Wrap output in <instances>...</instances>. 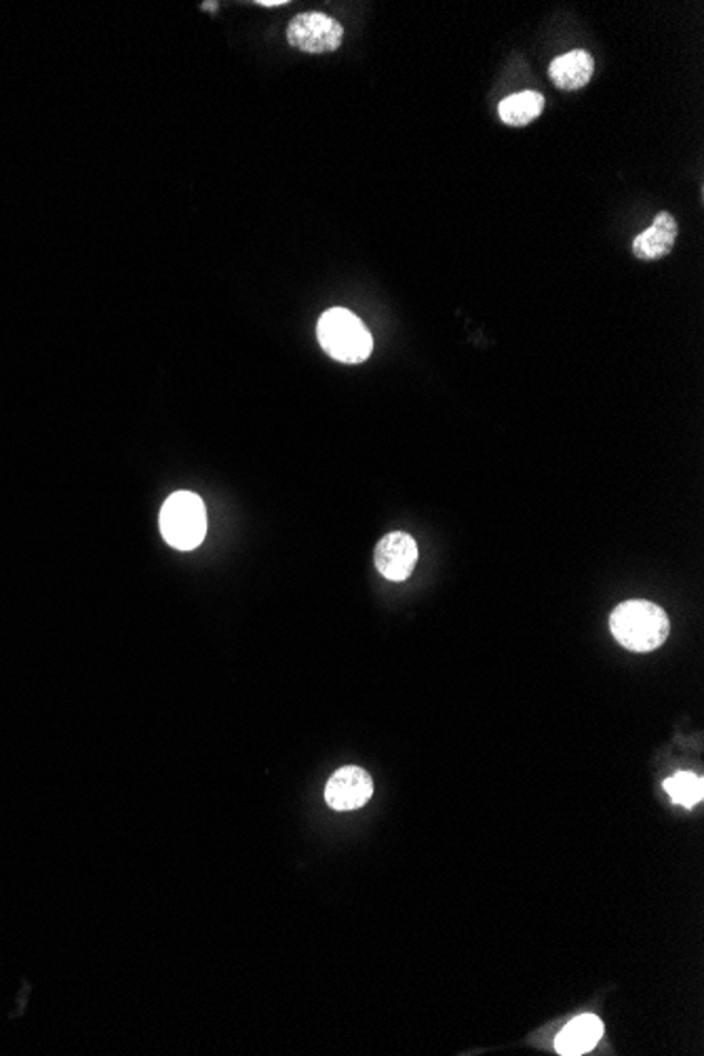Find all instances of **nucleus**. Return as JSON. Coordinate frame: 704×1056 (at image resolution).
Listing matches in <instances>:
<instances>
[{
	"mask_svg": "<svg viewBox=\"0 0 704 1056\" xmlns=\"http://www.w3.org/2000/svg\"><path fill=\"white\" fill-rule=\"evenodd\" d=\"M613 640L622 647L645 654L659 650L669 640L671 622L666 612L645 599H631L620 603L610 616Z\"/></svg>",
	"mask_w": 704,
	"mask_h": 1056,
	"instance_id": "obj_1",
	"label": "nucleus"
},
{
	"mask_svg": "<svg viewBox=\"0 0 704 1056\" xmlns=\"http://www.w3.org/2000/svg\"><path fill=\"white\" fill-rule=\"evenodd\" d=\"M317 336L323 350L340 363H364L374 350L371 334L364 321L346 308L327 310L318 319Z\"/></svg>",
	"mask_w": 704,
	"mask_h": 1056,
	"instance_id": "obj_2",
	"label": "nucleus"
},
{
	"mask_svg": "<svg viewBox=\"0 0 704 1056\" xmlns=\"http://www.w3.org/2000/svg\"><path fill=\"white\" fill-rule=\"evenodd\" d=\"M160 534L180 551H192L207 534L203 500L192 492H176L160 508Z\"/></svg>",
	"mask_w": 704,
	"mask_h": 1056,
	"instance_id": "obj_3",
	"label": "nucleus"
},
{
	"mask_svg": "<svg viewBox=\"0 0 704 1056\" xmlns=\"http://www.w3.org/2000/svg\"><path fill=\"white\" fill-rule=\"evenodd\" d=\"M342 41V23L321 11L300 13L287 23V43L304 53H332L340 49Z\"/></svg>",
	"mask_w": 704,
	"mask_h": 1056,
	"instance_id": "obj_4",
	"label": "nucleus"
},
{
	"mask_svg": "<svg viewBox=\"0 0 704 1056\" xmlns=\"http://www.w3.org/2000/svg\"><path fill=\"white\" fill-rule=\"evenodd\" d=\"M374 563L390 582H403L418 563V545L406 531H390L378 542Z\"/></svg>",
	"mask_w": 704,
	"mask_h": 1056,
	"instance_id": "obj_5",
	"label": "nucleus"
},
{
	"mask_svg": "<svg viewBox=\"0 0 704 1056\" xmlns=\"http://www.w3.org/2000/svg\"><path fill=\"white\" fill-rule=\"evenodd\" d=\"M374 795V781L364 768L346 765L338 770L325 786V802L338 812L359 810Z\"/></svg>",
	"mask_w": 704,
	"mask_h": 1056,
	"instance_id": "obj_6",
	"label": "nucleus"
},
{
	"mask_svg": "<svg viewBox=\"0 0 704 1056\" xmlns=\"http://www.w3.org/2000/svg\"><path fill=\"white\" fill-rule=\"evenodd\" d=\"M677 234H680L677 220L671 213L660 211L659 215L654 218V224L645 232H641L633 241V253H635L637 260L652 262V260L664 257L666 253L673 250V245L677 241Z\"/></svg>",
	"mask_w": 704,
	"mask_h": 1056,
	"instance_id": "obj_7",
	"label": "nucleus"
},
{
	"mask_svg": "<svg viewBox=\"0 0 704 1056\" xmlns=\"http://www.w3.org/2000/svg\"><path fill=\"white\" fill-rule=\"evenodd\" d=\"M603 1037V1023L595 1014H582L571 1018L564 1032L557 1035L555 1048L564 1056H580L591 1053Z\"/></svg>",
	"mask_w": 704,
	"mask_h": 1056,
	"instance_id": "obj_8",
	"label": "nucleus"
},
{
	"mask_svg": "<svg viewBox=\"0 0 704 1056\" xmlns=\"http://www.w3.org/2000/svg\"><path fill=\"white\" fill-rule=\"evenodd\" d=\"M592 72H595V62H592L591 53L582 49L555 57L548 66V76L553 85L564 92L582 89L591 81Z\"/></svg>",
	"mask_w": 704,
	"mask_h": 1056,
	"instance_id": "obj_9",
	"label": "nucleus"
},
{
	"mask_svg": "<svg viewBox=\"0 0 704 1056\" xmlns=\"http://www.w3.org/2000/svg\"><path fill=\"white\" fill-rule=\"evenodd\" d=\"M545 110V95L538 92H522L502 99L498 115L511 127H525Z\"/></svg>",
	"mask_w": 704,
	"mask_h": 1056,
	"instance_id": "obj_10",
	"label": "nucleus"
},
{
	"mask_svg": "<svg viewBox=\"0 0 704 1056\" xmlns=\"http://www.w3.org/2000/svg\"><path fill=\"white\" fill-rule=\"evenodd\" d=\"M664 791L669 793L673 804L694 807L703 802L704 782L694 772H677L675 777L664 781Z\"/></svg>",
	"mask_w": 704,
	"mask_h": 1056,
	"instance_id": "obj_11",
	"label": "nucleus"
},
{
	"mask_svg": "<svg viewBox=\"0 0 704 1056\" xmlns=\"http://www.w3.org/2000/svg\"><path fill=\"white\" fill-rule=\"evenodd\" d=\"M258 4L271 9V7H283V4H287V0H258Z\"/></svg>",
	"mask_w": 704,
	"mask_h": 1056,
	"instance_id": "obj_12",
	"label": "nucleus"
},
{
	"mask_svg": "<svg viewBox=\"0 0 704 1056\" xmlns=\"http://www.w3.org/2000/svg\"><path fill=\"white\" fill-rule=\"evenodd\" d=\"M216 7H218L216 2H204V4H201V9H207V11H213Z\"/></svg>",
	"mask_w": 704,
	"mask_h": 1056,
	"instance_id": "obj_13",
	"label": "nucleus"
}]
</instances>
